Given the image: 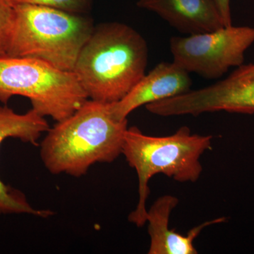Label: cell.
<instances>
[{
    "mask_svg": "<svg viewBox=\"0 0 254 254\" xmlns=\"http://www.w3.org/2000/svg\"><path fill=\"white\" fill-rule=\"evenodd\" d=\"M41 143V158L53 175H86L95 163H113L123 154L127 120H119L111 103L88 99L72 115L56 122Z\"/></svg>",
    "mask_w": 254,
    "mask_h": 254,
    "instance_id": "obj_1",
    "label": "cell"
},
{
    "mask_svg": "<svg viewBox=\"0 0 254 254\" xmlns=\"http://www.w3.org/2000/svg\"><path fill=\"white\" fill-rule=\"evenodd\" d=\"M146 41L125 23H100L82 48L73 72L88 99L114 103L123 99L145 74Z\"/></svg>",
    "mask_w": 254,
    "mask_h": 254,
    "instance_id": "obj_2",
    "label": "cell"
},
{
    "mask_svg": "<svg viewBox=\"0 0 254 254\" xmlns=\"http://www.w3.org/2000/svg\"><path fill=\"white\" fill-rule=\"evenodd\" d=\"M211 136L192 134L187 127H180L168 136H151L136 127L125 132L123 154L130 167L136 170L138 178V198L136 209L128 220L137 227L147 222L146 200L149 195L148 182L156 174H163L180 182H195L203 168L201 155L211 149Z\"/></svg>",
    "mask_w": 254,
    "mask_h": 254,
    "instance_id": "obj_3",
    "label": "cell"
},
{
    "mask_svg": "<svg viewBox=\"0 0 254 254\" xmlns=\"http://www.w3.org/2000/svg\"><path fill=\"white\" fill-rule=\"evenodd\" d=\"M15 19L6 55L42 60L73 71L94 26L82 14L34 4L14 5Z\"/></svg>",
    "mask_w": 254,
    "mask_h": 254,
    "instance_id": "obj_4",
    "label": "cell"
},
{
    "mask_svg": "<svg viewBox=\"0 0 254 254\" xmlns=\"http://www.w3.org/2000/svg\"><path fill=\"white\" fill-rule=\"evenodd\" d=\"M15 95L28 98L33 109L56 122L88 100L73 71L34 58L0 56V102L6 105Z\"/></svg>",
    "mask_w": 254,
    "mask_h": 254,
    "instance_id": "obj_5",
    "label": "cell"
},
{
    "mask_svg": "<svg viewBox=\"0 0 254 254\" xmlns=\"http://www.w3.org/2000/svg\"><path fill=\"white\" fill-rule=\"evenodd\" d=\"M254 43V28L233 25L213 31L173 37L170 48L174 63L189 73L216 79L243 64L246 52Z\"/></svg>",
    "mask_w": 254,
    "mask_h": 254,
    "instance_id": "obj_6",
    "label": "cell"
},
{
    "mask_svg": "<svg viewBox=\"0 0 254 254\" xmlns=\"http://www.w3.org/2000/svg\"><path fill=\"white\" fill-rule=\"evenodd\" d=\"M150 113L170 117L226 111L254 113V63L235 68L227 78L200 89L150 103Z\"/></svg>",
    "mask_w": 254,
    "mask_h": 254,
    "instance_id": "obj_7",
    "label": "cell"
},
{
    "mask_svg": "<svg viewBox=\"0 0 254 254\" xmlns=\"http://www.w3.org/2000/svg\"><path fill=\"white\" fill-rule=\"evenodd\" d=\"M50 128L45 117L33 108L25 114H18L6 105L0 106V146L9 138L38 146L42 133ZM0 214H28L46 218L53 215V212L33 208L21 190L0 180Z\"/></svg>",
    "mask_w": 254,
    "mask_h": 254,
    "instance_id": "obj_8",
    "label": "cell"
},
{
    "mask_svg": "<svg viewBox=\"0 0 254 254\" xmlns=\"http://www.w3.org/2000/svg\"><path fill=\"white\" fill-rule=\"evenodd\" d=\"M191 84L190 73L177 63H159L123 99L111 103L112 113L119 120H127L139 107L184 94Z\"/></svg>",
    "mask_w": 254,
    "mask_h": 254,
    "instance_id": "obj_9",
    "label": "cell"
},
{
    "mask_svg": "<svg viewBox=\"0 0 254 254\" xmlns=\"http://www.w3.org/2000/svg\"><path fill=\"white\" fill-rule=\"evenodd\" d=\"M137 5L153 11L178 31L189 35L225 26L213 0H138Z\"/></svg>",
    "mask_w": 254,
    "mask_h": 254,
    "instance_id": "obj_10",
    "label": "cell"
},
{
    "mask_svg": "<svg viewBox=\"0 0 254 254\" xmlns=\"http://www.w3.org/2000/svg\"><path fill=\"white\" fill-rule=\"evenodd\" d=\"M179 200L173 195H165L159 198L150 207L147 214L148 233L150 237L149 254H195L198 253L193 241L202 230L213 224L226 221L225 218H219L203 222L193 227L186 235H180L175 229L170 230V214Z\"/></svg>",
    "mask_w": 254,
    "mask_h": 254,
    "instance_id": "obj_11",
    "label": "cell"
},
{
    "mask_svg": "<svg viewBox=\"0 0 254 254\" xmlns=\"http://www.w3.org/2000/svg\"><path fill=\"white\" fill-rule=\"evenodd\" d=\"M14 19V4L11 0H0V56L7 53Z\"/></svg>",
    "mask_w": 254,
    "mask_h": 254,
    "instance_id": "obj_12",
    "label": "cell"
},
{
    "mask_svg": "<svg viewBox=\"0 0 254 254\" xmlns=\"http://www.w3.org/2000/svg\"><path fill=\"white\" fill-rule=\"evenodd\" d=\"M91 1V0H11L14 5H41L78 14L84 13L89 8Z\"/></svg>",
    "mask_w": 254,
    "mask_h": 254,
    "instance_id": "obj_13",
    "label": "cell"
},
{
    "mask_svg": "<svg viewBox=\"0 0 254 254\" xmlns=\"http://www.w3.org/2000/svg\"><path fill=\"white\" fill-rule=\"evenodd\" d=\"M220 16H221L224 26H229L232 25L231 9H230V0H213Z\"/></svg>",
    "mask_w": 254,
    "mask_h": 254,
    "instance_id": "obj_14",
    "label": "cell"
}]
</instances>
